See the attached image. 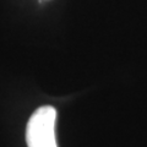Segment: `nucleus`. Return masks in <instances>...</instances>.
<instances>
[{
	"label": "nucleus",
	"instance_id": "1",
	"mask_svg": "<svg viewBox=\"0 0 147 147\" xmlns=\"http://www.w3.org/2000/svg\"><path fill=\"white\" fill-rule=\"evenodd\" d=\"M57 110L50 105L34 110L26 127V141L28 147H58L55 137Z\"/></svg>",
	"mask_w": 147,
	"mask_h": 147
}]
</instances>
